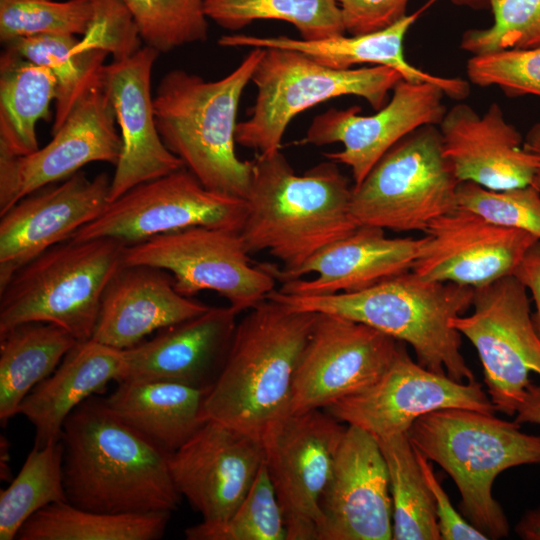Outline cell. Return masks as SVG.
I'll return each instance as SVG.
<instances>
[{"label":"cell","instance_id":"6da1fadb","mask_svg":"<svg viewBox=\"0 0 540 540\" xmlns=\"http://www.w3.org/2000/svg\"><path fill=\"white\" fill-rule=\"evenodd\" d=\"M67 500L106 513L172 512L179 494L169 454L90 397L67 417L60 438Z\"/></svg>","mask_w":540,"mask_h":540},{"label":"cell","instance_id":"7a4b0ae2","mask_svg":"<svg viewBox=\"0 0 540 540\" xmlns=\"http://www.w3.org/2000/svg\"><path fill=\"white\" fill-rule=\"evenodd\" d=\"M252 164L240 234L249 253L266 250L282 262L260 264L273 277L294 271L358 226L351 214L353 186L336 162L297 175L279 150L258 153Z\"/></svg>","mask_w":540,"mask_h":540},{"label":"cell","instance_id":"3957f363","mask_svg":"<svg viewBox=\"0 0 540 540\" xmlns=\"http://www.w3.org/2000/svg\"><path fill=\"white\" fill-rule=\"evenodd\" d=\"M316 312L266 298L236 325L224 364L202 405V419L258 437L290 414L295 373Z\"/></svg>","mask_w":540,"mask_h":540},{"label":"cell","instance_id":"277c9868","mask_svg":"<svg viewBox=\"0 0 540 540\" xmlns=\"http://www.w3.org/2000/svg\"><path fill=\"white\" fill-rule=\"evenodd\" d=\"M474 294L471 286L426 280L408 271L350 293L300 296L274 289L266 298L368 325L409 344L424 368L468 382L475 378L461 353L462 335L450 320L472 306Z\"/></svg>","mask_w":540,"mask_h":540},{"label":"cell","instance_id":"5b68a950","mask_svg":"<svg viewBox=\"0 0 540 540\" xmlns=\"http://www.w3.org/2000/svg\"><path fill=\"white\" fill-rule=\"evenodd\" d=\"M262 53L263 48H253L217 81L173 69L161 78L153 96L156 127L165 146L206 188L243 199L253 164L235 152L236 118Z\"/></svg>","mask_w":540,"mask_h":540},{"label":"cell","instance_id":"8992f818","mask_svg":"<svg viewBox=\"0 0 540 540\" xmlns=\"http://www.w3.org/2000/svg\"><path fill=\"white\" fill-rule=\"evenodd\" d=\"M413 445L439 464L460 493V513L489 539L508 536L509 524L492 494L496 477L521 465L540 464V436L517 422L463 408L427 413L407 431Z\"/></svg>","mask_w":540,"mask_h":540},{"label":"cell","instance_id":"52a82bcc","mask_svg":"<svg viewBox=\"0 0 540 540\" xmlns=\"http://www.w3.org/2000/svg\"><path fill=\"white\" fill-rule=\"evenodd\" d=\"M125 245L107 237L69 239L32 259L0 290V334L43 322L78 342L90 340L106 287L123 266Z\"/></svg>","mask_w":540,"mask_h":540},{"label":"cell","instance_id":"ba28073f","mask_svg":"<svg viewBox=\"0 0 540 540\" xmlns=\"http://www.w3.org/2000/svg\"><path fill=\"white\" fill-rule=\"evenodd\" d=\"M401 79L387 66L333 69L295 50L263 48L251 78L256 101L249 119L237 123L235 141L259 154L279 151L287 126L300 112L345 95L361 97L377 111Z\"/></svg>","mask_w":540,"mask_h":540},{"label":"cell","instance_id":"9c48e42d","mask_svg":"<svg viewBox=\"0 0 540 540\" xmlns=\"http://www.w3.org/2000/svg\"><path fill=\"white\" fill-rule=\"evenodd\" d=\"M459 183L444 156L439 129L426 125L395 144L353 186L351 214L358 226L425 232L457 208Z\"/></svg>","mask_w":540,"mask_h":540},{"label":"cell","instance_id":"30bf717a","mask_svg":"<svg viewBox=\"0 0 540 540\" xmlns=\"http://www.w3.org/2000/svg\"><path fill=\"white\" fill-rule=\"evenodd\" d=\"M249 254L239 231L197 226L125 245L123 265L170 272L181 295L213 290L240 313L275 289L274 277L260 264L253 265Z\"/></svg>","mask_w":540,"mask_h":540},{"label":"cell","instance_id":"8fae6325","mask_svg":"<svg viewBox=\"0 0 540 540\" xmlns=\"http://www.w3.org/2000/svg\"><path fill=\"white\" fill-rule=\"evenodd\" d=\"M473 312L450 320L480 357L487 394L496 411L514 416L531 373L540 376V338L528 290L508 275L475 288Z\"/></svg>","mask_w":540,"mask_h":540},{"label":"cell","instance_id":"7c38bea8","mask_svg":"<svg viewBox=\"0 0 540 540\" xmlns=\"http://www.w3.org/2000/svg\"><path fill=\"white\" fill-rule=\"evenodd\" d=\"M246 199L206 188L185 166L141 183L108 203L70 239L114 238L126 245L190 227L241 231Z\"/></svg>","mask_w":540,"mask_h":540},{"label":"cell","instance_id":"4fadbf2b","mask_svg":"<svg viewBox=\"0 0 540 540\" xmlns=\"http://www.w3.org/2000/svg\"><path fill=\"white\" fill-rule=\"evenodd\" d=\"M346 429L328 412L315 409L282 418L262 436L287 540H317L322 496Z\"/></svg>","mask_w":540,"mask_h":540},{"label":"cell","instance_id":"5bb4252c","mask_svg":"<svg viewBox=\"0 0 540 540\" xmlns=\"http://www.w3.org/2000/svg\"><path fill=\"white\" fill-rule=\"evenodd\" d=\"M403 344L363 323L317 313L295 373L290 414L325 409L370 386Z\"/></svg>","mask_w":540,"mask_h":540},{"label":"cell","instance_id":"9a60e30c","mask_svg":"<svg viewBox=\"0 0 540 540\" xmlns=\"http://www.w3.org/2000/svg\"><path fill=\"white\" fill-rule=\"evenodd\" d=\"M447 408L496 412L482 384L459 382L424 368L411 359L403 344L377 381L325 409L339 421L383 438L407 433L419 417Z\"/></svg>","mask_w":540,"mask_h":540},{"label":"cell","instance_id":"2e32d148","mask_svg":"<svg viewBox=\"0 0 540 540\" xmlns=\"http://www.w3.org/2000/svg\"><path fill=\"white\" fill-rule=\"evenodd\" d=\"M103 81L73 108L43 148L15 156L0 152V215L24 197L66 179L91 162L116 166L122 149Z\"/></svg>","mask_w":540,"mask_h":540},{"label":"cell","instance_id":"e0dca14e","mask_svg":"<svg viewBox=\"0 0 540 540\" xmlns=\"http://www.w3.org/2000/svg\"><path fill=\"white\" fill-rule=\"evenodd\" d=\"M264 458L261 437L206 420L168 461L179 494L202 522L214 525L225 522L243 501Z\"/></svg>","mask_w":540,"mask_h":540},{"label":"cell","instance_id":"ac0fdd59","mask_svg":"<svg viewBox=\"0 0 540 540\" xmlns=\"http://www.w3.org/2000/svg\"><path fill=\"white\" fill-rule=\"evenodd\" d=\"M444 96L443 90L434 84L401 79L393 88L391 99L372 115H361L357 105L332 108L317 115L303 143H342V151L324 155L350 167L353 186H357L404 137L423 126L439 125L447 111Z\"/></svg>","mask_w":540,"mask_h":540},{"label":"cell","instance_id":"d6986e66","mask_svg":"<svg viewBox=\"0 0 540 540\" xmlns=\"http://www.w3.org/2000/svg\"><path fill=\"white\" fill-rule=\"evenodd\" d=\"M317 540H391L389 474L377 439L348 425L321 500Z\"/></svg>","mask_w":540,"mask_h":540},{"label":"cell","instance_id":"ffe728a7","mask_svg":"<svg viewBox=\"0 0 540 540\" xmlns=\"http://www.w3.org/2000/svg\"><path fill=\"white\" fill-rule=\"evenodd\" d=\"M412 271L426 280L479 288L514 275L539 239L530 232L491 223L456 208L426 229Z\"/></svg>","mask_w":540,"mask_h":540},{"label":"cell","instance_id":"44dd1931","mask_svg":"<svg viewBox=\"0 0 540 540\" xmlns=\"http://www.w3.org/2000/svg\"><path fill=\"white\" fill-rule=\"evenodd\" d=\"M111 179L107 173L90 179L78 171L1 215L0 290L25 264L96 219L109 203Z\"/></svg>","mask_w":540,"mask_h":540},{"label":"cell","instance_id":"7402d4cb","mask_svg":"<svg viewBox=\"0 0 540 540\" xmlns=\"http://www.w3.org/2000/svg\"><path fill=\"white\" fill-rule=\"evenodd\" d=\"M159 55L144 45L105 65L103 86L120 129L122 149L111 179L109 202L133 187L184 166L163 143L155 122L151 72Z\"/></svg>","mask_w":540,"mask_h":540},{"label":"cell","instance_id":"603a6c76","mask_svg":"<svg viewBox=\"0 0 540 540\" xmlns=\"http://www.w3.org/2000/svg\"><path fill=\"white\" fill-rule=\"evenodd\" d=\"M438 129L444 156L460 183L491 190L524 187L540 168V157L524 147L523 136L496 102L483 114L457 103L445 112Z\"/></svg>","mask_w":540,"mask_h":540},{"label":"cell","instance_id":"cb8c5ba5","mask_svg":"<svg viewBox=\"0 0 540 540\" xmlns=\"http://www.w3.org/2000/svg\"><path fill=\"white\" fill-rule=\"evenodd\" d=\"M425 238H388L384 229L359 225L321 248L299 268L275 276L285 294L321 296L360 291L412 270Z\"/></svg>","mask_w":540,"mask_h":540},{"label":"cell","instance_id":"d4e9b609","mask_svg":"<svg viewBox=\"0 0 540 540\" xmlns=\"http://www.w3.org/2000/svg\"><path fill=\"white\" fill-rule=\"evenodd\" d=\"M237 314L230 306L210 307L124 349L122 380H166L210 389L227 356Z\"/></svg>","mask_w":540,"mask_h":540},{"label":"cell","instance_id":"484cf974","mask_svg":"<svg viewBox=\"0 0 540 540\" xmlns=\"http://www.w3.org/2000/svg\"><path fill=\"white\" fill-rule=\"evenodd\" d=\"M209 308L177 292L167 271L123 265L106 287L91 339L128 349L152 332L196 317Z\"/></svg>","mask_w":540,"mask_h":540},{"label":"cell","instance_id":"4316f807","mask_svg":"<svg viewBox=\"0 0 540 540\" xmlns=\"http://www.w3.org/2000/svg\"><path fill=\"white\" fill-rule=\"evenodd\" d=\"M434 1L430 0L385 29L366 34H343L317 40L295 39L283 35L264 37L233 34L222 36L218 44L222 47L295 50L333 69H350L359 64L387 66L397 70L406 81L434 84L443 90L445 96L460 101L470 93L468 81L428 73L412 65L404 55L403 43L408 31Z\"/></svg>","mask_w":540,"mask_h":540},{"label":"cell","instance_id":"83f0119b","mask_svg":"<svg viewBox=\"0 0 540 540\" xmlns=\"http://www.w3.org/2000/svg\"><path fill=\"white\" fill-rule=\"evenodd\" d=\"M124 374V350L93 339L78 342L20 405L19 414L35 429L34 446L59 441L71 412L111 381H121Z\"/></svg>","mask_w":540,"mask_h":540},{"label":"cell","instance_id":"f1b7e54d","mask_svg":"<svg viewBox=\"0 0 540 540\" xmlns=\"http://www.w3.org/2000/svg\"><path fill=\"white\" fill-rule=\"evenodd\" d=\"M209 389L166 380L117 382L103 399L120 419L168 453L181 447L202 425V405Z\"/></svg>","mask_w":540,"mask_h":540},{"label":"cell","instance_id":"f546056e","mask_svg":"<svg viewBox=\"0 0 540 540\" xmlns=\"http://www.w3.org/2000/svg\"><path fill=\"white\" fill-rule=\"evenodd\" d=\"M78 341L51 323L30 322L0 334V422L19 414L25 397L59 366Z\"/></svg>","mask_w":540,"mask_h":540},{"label":"cell","instance_id":"4dcf8cb0","mask_svg":"<svg viewBox=\"0 0 540 540\" xmlns=\"http://www.w3.org/2000/svg\"><path fill=\"white\" fill-rule=\"evenodd\" d=\"M57 79L46 67L5 48L0 57V152L29 155L39 149L36 126L50 118Z\"/></svg>","mask_w":540,"mask_h":540},{"label":"cell","instance_id":"1f68e13d","mask_svg":"<svg viewBox=\"0 0 540 540\" xmlns=\"http://www.w3.org/2000/svg\"><path fill=\"white\" fill-rule=\"evenodd\" d=\"M171 512L106 513L67 502L52 503L32 515L18 540H157Z\"/></svg>","mask_w":540,"mask_h":540},{"label":"cell","instance_id":"d6a6232c","mask_svg":"<svg viewBox=\"0 0 540 540\" xmlns=\"http://www.w3.org/2000/svg\"><path fill=\"white\" fill-rule=\"evenodd\" d=\"M73 35L43 34L16 39L5 45L23 58L48 68L57 79L51 133L57 132L76 104L103 81L107 53L79 50Z\"/></svg>","mask_w":540,"mask_h":540},{"label":"cell","instance_id":"836d02e7","mask_svg":"<svg viewBox=\"0 0 540 540\" xmlns=\"http://www.w3.org/2000/svg\"><path fill=\"white\" fill-rule=\"evenodd\" d=\"M385 459L394 540H441L431 492L407 433L376 438Z\"/></svg>","mask_w":540,"mask_h":540},{"label":"cell","instance_id":"e575fe53","mask_svg":"<svg viewBox=\"0 0 540 540\" xmlns=\"http://www.w3.org/2000/svg\"><path fill=\"white\" fill-rule=\"evenodd\" d=\"M61 440L34 446L19 473L0 492V540H14L24 523L37 511L67 502Z\"/></svg>","mask_w":540,"mask_h":540},{"label":"cell","instance_id":"d590c367","mask_svg":"<svg viewBox=\"0 0 540 540\" xmlns=\"http://www.w3.org/2000/svg\"><path fill=\"white\" fill-rule=\"evenodd\" d=\"M204 10L208 19L229 30L255 20H281L292 24L304 40L346 32L335 0H204Z\"/></svg>","mask_w":540,"mask_h":540},{"label":"cell","instance_id":"8d00e7d4","mask_svg":"<svg viewBox=\"0 0 540 540\" xmlns=\"http://www.w3.org/2000/svg\"><path fill=\"white\" fill-rule=\"evenodd\" d=\"M188 540H287L282 510L265 460L247 495L223 523L185 530Z\"/></svg>","mask_w":540,"mask_h":540},{"label":"cell","instance_id":"74e56055","mask_svg":"<svg viewBox=\"0 0 540 540\" xmlns=\"http://www.w3.org/2000/svg\"><path fill=\"white\" fill-rule=\"evenodd\" d=\"M142 41L159 53L203 42L208 37L204 0H122Z\"/></svg>","mask_w":540,"mask_h":540},{"label":"cell","instance_id":"f35d334b","mask_svg":"<svg viewBox=\"0 0 540 540\" xmlns=\"http://www.w3.org/2000/svg\"><path fill=\"white\" fill-rule=\"evenodd\" d=\"M92 17L90 0H0L4 45L43 34L84 35Z\"/></svg>","mask_w":540,"mask_h":540},{"label":"cell","instance_id":"ab89813d","mask_svg":"<svg viewBox=\"0 0 540 540\" xmlns=\"http://www.w3.org/2000/svg\"><path fill=\"white\" fill-rule=\"evenodd\" d=\"M493 21L463 33L460 47L472 55L540 46V0H489Z\"/></svg>","mask_w":540,"mask_h":540},{"label":"cell","instance_id":"60d3db41","mask_svg":"<svg viewBox=\"0 0 540 540\" xmlns=\"http://www.w3.org/2000/svg\"><path fill=\"white\" fill-rule=\"evenodd\" d=\"M457 207L496 225L530 232L540 240V192L532 185L491 190L473 182H461Z\"/></svg>","mask_w":540,"mask_h":540},{"label":"cell","instance_id":"b9f144b4","mask_svg":"<svg viewBox=\"0 0 540 540\" xmlns=\"http://www.w3.org/2000/svg\"><path fill=\"white\" fill-rule=\"evenodd\" d=\"M466 73L470 83L497 86L508 97H540V46L472 55Z\"/></svg>","mask_w":540,"mask_h":540},{"label":"cell","instance_id":"7bdbcfd3","mask_svg":"<svg viewBox=\"0 0 540 540\" xmlns=\"http://www.w3.org/2000/svg\"><path fill=\"white\" fill-rule=\"evenodd\" d=\"M92 17L87 31L79 39V50H101L113 60L128 58L139 51V28L122 0H90Z\"/></svg>","mask_w":540,"mask_h":540},{"label":"cell","instance_id":"ee69618b","mask_svg":"<svg viewBox=\"0 0 540 540\" xmlns=\"http://www.w3.org/2000/svg\"><path fill=\"white\" fill-rule=\"evenodd\" d=\"M346 32L366 34L385 29L404 18L409 0H335Z\"/></svg>","mask_w":540,"mask_h":540},{"label":"cell","instance_id":"f6af8a7d","mask_svg":"<svg viewBox=\"0 0 540 540\" xmlns=\"http://www.w3.org/2000/svg\"><path fill=\"white\" fill-rule=\"evenodd\" d=\"M415 453L432 495L441 540H488L486 534L473 526L453 507L433 471L431 461L416 449Z\"/></svg>","mask_w":540,"mask_h":540},{"label":"cell","instance_id":"bcb514c9","mask_svg":"<svg viewBox=\"0 0 540 540\" xmlns=\"http://www.w3.org/2000/svg\"><path fill=\"white\" fill-rule=\"evenodd\" d=\"M514 275L525 285L534 302L532 321L540 338V240L526 254Z\"/></svg>","mask_w":540,"mask_h":540},{"label":"cell","instance_id":"7dc6e473","mask_svg":"<svg viewBox=\"0 0 540 540\" xmlns=\"http://www.w3.org/2000/svg\"><path fill=\"white\" fill-rule=\"evenodd\" d=\"M515 415L514 421L520 425L529 423L540 426V383L529 384Z\"/></svg>","mask_w":540,"mask_h":540},{"label":"cell","instance_id":"c3c4849f","mask_svg":"<svg viewBox=\"0 0 540 540\" xmlns=\"http://www.w3.org/2000/svg\"><path fill=\"white\" fill-rule=\"evenodd\" d=\"M515 532L524 540H540V506L522 515L515 526Z\"/></svg>","mask_w":540,"mask_h":540},{"label":"cell","instance_id":"681fc988","mask_svg":"<svg viewBox=\"0 0 540 540\" xmlns=\"http://www.w3.org/2000/svg\"><path fill=\"white\" fill-rule=\"evenodd\" d=\"M524 147L540 157V122L533 124L526 133ZM531 185L540 192V168L535 173Z\"/></svg>","mask_w":540,"mask_h":540},{"label":"cell","instance_id":"f907efd6","mask_svg":"<svg viewBox=\"0 0 540 540\" xmlns=\"http://www.w3.org/2000/svg\"><path fill=\"white\" fill-rule=\"evenodd\" d=\"M9 456L8 453V444L7 439L1 437V478L7 480L9 476V469L7 464V459Z\"/></svg>","mask_w":540,"mask_h":540},{"label":"cell","instance_id":"816d5d0a","mask_svg":"<svg viewBox=\"0 0 540 540\" xmlns=\"http://www.w3.org/2000/svg\"><path fill=\"white\" fill-rule=\"evenodd\" d=\"M455 5L467 6L470 8H485L488 7L489 0H450Z\"/></svg>","mask_w":540,"mask_h":540}]
</instances>
